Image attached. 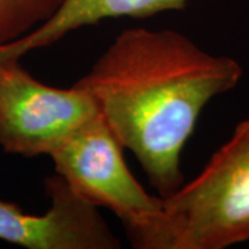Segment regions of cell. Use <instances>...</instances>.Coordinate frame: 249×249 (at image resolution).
I'll return each mask as SVG.
<instances>
[{
    "label": "cell",
    "mask_w": 249,
    "mask_h": 249,
    "mask_svg": "<svg viewBox=\"0 0 249 249\" xmlns=\"http://www.w3.org/2000/svg\"><path fill=\"white\" fill-rule=\"evenodd\" d=\"M242 75L237 60L208 53L181 32L137 27L116 36L75 85L165 198L184 183L181 152L204 108Z\"/></svg>",
    "instance_id": "1"
},
{
    "label": "cell",
    "mask_w": 249,
    "mask_h": 249,
    "mask_svg": "<svg viewBox=\"0 0 249 249\" xmlns=\"http://www.w3.org/2000/svg\"><path fill=\"white\" fill-rule=\"evenodd\" d=\"M162 199L136 249H226L249 242V118L196 178Z\"/></svg>",
    "instance_id": "2"
},
{
    "label": "cell",
    "mask_w": 249,
    "mask_h": 249,
    "mask_svg": "<svg viewBox=\"0 0 249 249\" xmlns=\"http://www.w3.org/2000/svg\"><path fill=\"white\" fill-rule=\"evenodd\" d=\"M122 145L98 111L76 127L49 155L75 193L107 208L124 224L132 247L162 209V196H151L137 181L122 155Z\"/></svg>",
    "instance_id": "3"
},
{
    "label": "cell",
    "mask_w": 249,
    "mask_h": 249,
    "mask_svg": "<svg viewBox=\"0 0 249 249\" xmlns=\"http://www.w3.org/2000/svg\"><path fill=\"white\" fill-rule=\"evenodd\" d=\"M98 112L86 90L47 86L19 60H0V148L25 158L50 155Z\"/></svg>",
    "instance_id": "4"
},
{
    "label": "cell",
    "mask_w": 249,
    "mask_h": 249,
    "mask_svg": "<svg viewBox=\"0 0 249 249\" xmlns=\"http://www.w3.org/2000/svg\"><path fill=\"white\" fill-rule=\"evenodd\" d=\"M50 206L43 214L24 212L0 199V240L28 249H118L121 240L98 206L54 173L45 180Z\"/></svg>",
    "instance_id": "5"
},
{
    "label": "cell",
    "mask_w": 249,
    "mask_h": 249,
    "mask_svg": "<svg viewBox=\"0 0 249 249\" xmlns=\"http://www.w3.org/2000/svg\"><path fill=\"white\" fill-rule=\"evenodd\" d=\"M193 0H62L60 9L40 27L24 37L0 46V60H19L37 49L54 45L80 28L96 25L109 18H148L180 11Z\"/></svg>",
    "instance_id": "6"
},
{
    "label": "cell",
    "mask_w": 249,
    "mask_h": 249,
    "mask_svg": "<svg viewBox=\"0 0 249 249\" xmlns=\"http://www.w3.org/2000/svg\"><path fill=\"white\" fill-rule=\"evenodd\" d=\"M62 0H0V46L9 45L40 27Z\"/></svg>",
    "instance_id": "7"
}]
</instances>
